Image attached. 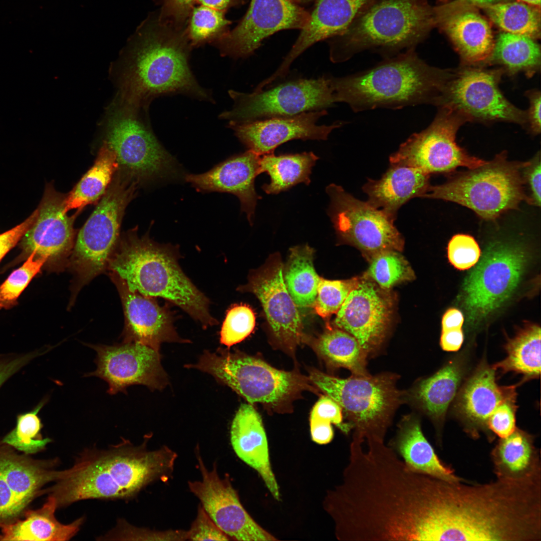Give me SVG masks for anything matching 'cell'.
I'll return each instance as SVG.
<instances>
[{
	"label": "cell",
	"instance_id": "cell-25",
	"mask_svg": "<svg viewBox=\"0 0 541 541\" xmlns=\"http://www.w3.org/2000/svg\"><path fill=\"white\" fill-rule=\"evenodd\" d=\"M260 156L247 150L203 173L186 174L184 179L199 192H224L236 196L241 211L246 213L249 224L252 225L257 200L261 198L254 188L255 178L260 174Z\"/></svg>",
	"mask_w": 541,
	"mask_h": 541
},
{
	"label": "cell",
	"instance_id": "cell-10",
	"mask_svg": "<svg viewBox=\"0 0 541 541\" xmlns=\"http://www.w3.org/2000/svg\"><path fill=\"white\" fill-rule=\"evenodd\" d=\"M139 109L120 101L109 111L104 142L114 152L118 169L138 184L179 178L177 161L141 119Z\"/></svg>",
	"mask_w": 541,
	"mask_h": 541
},
{
	"label": "cell",
	"instance_id": "cell-29",
	"mask_svg": "<svg viewBox=\"0 0 541 541\" xmlns=\"http://www.w3.org/2000/svg\"><path fill=\"white\" fill-rule=\"evenodd\" d=\"M435 26L448 37L462 65L481 66L492 52L495 41L490 26L474 8L454 13Z\"/></svg>",
	"mask_w": 541,
	"mask_h": 541
},
{
	"label": "cell",
	"instance_id": "cell-28",
	"mask_svg": "<svg viewBox=\"0 0 541 541\" xmlns=\"http://www.w3.org/2000/svg\"><path fill=\"white\" fill-rule=\"evenodd\" d=\"M430 174L410 166L391 164L378 180H371L363 186L367 202L395 220L398 209L415 197H421L427 191Z\"/></svg>",
	"mask_w": 541,
	"mask_h": 541
},
{
	"label": "cell",
	"instance_id": "cell-15",
	"mask_svg": "<svg viewBox=\"0 0 541 541\" xmlns=\"http://www.w3.org/2000/svg\"><path fill=\"white\" fill-rule=\"evenodd\" d=\"M326 191L330 199L327 213L342 241L356 247L369 260L383 251L403 250L402 235L383 211L340 185L330 184Z\"/></svg>",
	"mask_w": 541,
	"mask_h": 541
},
{
	"label": "cell",
	"instance_id": "cell-52",
	"mask_svg": "<svg viewBox=\"0 0 541 541\" xmlns=\"http://www.w3.org/2000/svg\"><path fill=\"white\" fill-rule=\"evenodd\" d=\"M196 517L187 530L189 540H232L220 529L200 505L198 506Z\"/></svg>",
	"mask_w": 541,
	"mask_h": 541
},
{
	"label": "cell",
	"instance_id": "cell-35",
	"mask_svg": "<svg viewBox=\"0 0 541 541\" xmlns=\"http://www.w3.org/2000/svg\"><path fill=\"white\" fill-rule=\"evenodd\" d=\"M540 60V47L534 39L503 32L497 36L490 57L482 65H497L509 75L524 72L531 77L539 70Z\"/></svg>",
	"mask_w": 541,
	"mask_h": 541
},
{
	"label": "cell",
	"instance_id": "cell-46",
	"mask_svg": "<svg viewBox=\"0 0 541 541\" xmlns=\"http://www.w3.org/2000/svg\"><path fill=\"white\" fill-rule=\"evenodd\" d=\"M46 262V258L37 257L32 253L21 267L11 274L0 286V310L9 309L17 305L20 295Z\"/></svg>",
	"mask_w": 541,
	"mask_h": 541
},
{
	"label": "cell",
	"instance_id": "cell-18",
	"mask_svg": "<svg viewBox=\"0 0 541 541\" xmlns=\"http://www.w3.org/2000/svg\"><path fill=\"white\" fill-rule=\"evenodd\" d=\"M310 13L292 0H251L238 24L213 42L224 56L251 55L262 41L280 31L302 30Z\"/></svg>",
	"mask_w": 541,
	"mask_h": 541
},
{
	"label": "cell",
	"instance_id": "cell-16",
	"mask_svg": "<svg viewBox=\"0 0 541 541\" xmlns=\"http://www.w3.org/2000/svg\"><path fill=\"white\" fill-rule=\"evenodd\" d=\"M195 450L201 479L188 481V486L218 527L232 540H276L277 539L260 526L244 508L229 475L223 478L219 476L216 462L212 469L208 470L199 447Z\"/></svg>",
	"mask_w": 541,
	"mask_h": 541
},
{
	"label": "cell",
	"instance_id": "cell-43",
	"mask_svg": "<svg viewBox=\"0 0 541 541\" xmlns=\"http://www.w3.org/2000/svg\"><path fill=\"white\" fill-rule=\"evenodd\" d=\"M370 262L366 275L384 290H388L398 284L415 278L409 262L400 251H383L375 255Z\"/></svg>",
	"mask_w": 541,
	"mask_h": 541
},
{
	"label": "cell",
	"instance_id": "cell-56",
	"mask_svg": "<svg viewBox=\"0 0 541 541\" xmlns=\"http://www.w3.org/2000/svg\"><path fill=\"white\" fill-rule=\"evenodd\" d=\"M37 214V208L22 223L0 234V261L6 254L20 242L35 221Z\"/></svg>",
	"mask_w": 541,
	"mask_h": 541
},
{
	"label": "cell",
	"instance_id": "cell-33",
	"mask_svg": "<svg viewBox=\"0 0 541 541\" xmlns=\"http://www.w3.org/2000/svg\"><path fill=\"white\" fill-rule=\"evenodd\" d=\"M462 374L459 363L450 362L432 376L419 381L409 393V398L431 419L440 421L456 395Z\"/></svg>",
	"mask_w": 541,
	"mask_h": 541
},
{
	"label": "cell",
	"instance_id": "cell-19",
	"mask_svg": "<svg viewBox=\"0 0 541 541\" xmlns=\"http://www.w3.org/2000/svg\"><path fill=\"white\" fill-rule=\"evenodd\" d=\"M96 352V369L86 376H96L108 384L111 395L131 385H143L151 390H161L169 384L161 363L159 351L134 342L111 346L88 345Z\"/></svg>",
	"mask_w": 541,
	"mask_h": 541
},
{
	"label": "cell",
	"instance_id": "cell-54",
	"mask_svg": "<svg viewBox=\"0 0 541 541\" xmlns=\"http://www.w3.org/2000/svg\"><path fill=\"white\" fill-rule=\"evenodd\" d=\"M196 0H161L159 17L178 27H185Z\"/></svg>",
	"mask_w": 541,
	"mask_h": 541
},
{
	"label": "cell",
	"instance_id": "cell-38",
	"mask_svg": "<svg viewBox=\"0 0 541 541\" xmlns=\"http://www.w3.org/2000/svg\"><path fill=\"white\" fill-rule=\"evenodd\" d=\"M314 253L308 244L294 246L284 265L286 286L298 307H312L317 297L321 277L314 266Z\"/></svg>",
	"mask_w": 541,
	"mask_h": 541
},
{
	"label": "cell",
	"instance_id": "cell-20",
	"mask_svg": "<svg viewBox=\"0 0 541 541\" xmlns=\"http://www.w3.org/2000/svg\"><path fill=\"white\" fill-rule=\"evenodd\" d=\"M284 264L279 253L272 255L260 268L253 270L248 283L237 288L258 299L277 342L293 352L306 339L298 310L286 286Z\"/></svg>",
	"mask_w": 541,
	"mask_h": 541
},
{
	"label": "cell",
	"instance_id": "cell-60",
	"mask_svg": "<svg viewBox=\"0 0 541 541\" xmlns=\"http://www.w3.org/2000/svg\"><path fill=\"white\" fill-rule=\"evenodd\" d=\"M463 322V316L460 311L454 308L449 309L442 319V331L461 329Z\"/></svg>",
	"mask_w": 541,
	"mask_h": 541
},
{
	"label": "cell",
	"instance_id": "cell-50",
	"mask_svg": "<svg viewBox=\"0 0 541 541\" xmlns=\"http://www.w3.org/2000/svg\"><path fill=\"white\" fill-rule=\"evenodd\" d=\"M450 262L456 268H470L478 261L480 249L474 238L465 234H457L450 240L447 248Z\"/></svg>",
	"mask_w": 541,
	"mask_h": 541
},
{
	"label": "cell",
	"instance_id": "cell-42",
	"mask_svg": "<svg viewBox=\"0 0 541 541\" xmlns=\"http://www.w3.org/2000/svg\"><path fill=\"white\" fill-rule=\"evenodd\" d=\"M47 401V398H44L31 411L18 414L15 427L3 438L2 443L27 454L36 453L45 448L51 440L43 438L41 435L43 424L38 414Z\"/></svg>",
	"mask_w": 541,
	"mask_h": 541
},
{
	"label": "cell",
	"instance_id": "cell-32",
	"mask_svg": "<svg viewBox=\"0 0 541 541\" xmlns=\"http://www.w3.org/2000/svg\"><path fill=\"white\" fill-rule=\"evenodd\" d=\"M39 509L26 510L24 518L0 526V540H68L80 530L84 517L69 524L56 518L55 498L49 495Z\"/></svg>",
	"mask_w": 541,
	"mask_h": 541
},
{
	"label": "cell",
	"instance_id": "cell-31",
	"mask_svg": "<svg viewBox=\"0 0 541 541\" xmlns=\"http://www.w3.org/2000/svg\"><path fill=\"white\" fill-rule=\"evenodd\" d=\"M389 446L401 457L411 471L444 479H461L439 459L424 435L416 417L408 415L403 418Z\"/></svg>",
	"mask_w": 541,
	"mask_h": 541
},
{
	"label": "cell",
	"instance_id": "cell-17",
	"mask_svg": "<svg viewBox=\"0 0 541 541\" xmlns=\"http://www.w3.org/2000/svg\"><path fill=\"white\" fill-rule=\"evenodd\" d=\"M66 196L52 184L46 185L36 218L20 241L21 253L13 263L34 253L46 258L44 265L49 270L59 271L67 266L75 243V216L65 211Z\"/></svg>",
	"mask_w": 541,
	"mask_h": 541
},
{
	"label": "cell",
	"instance_id": "cell-41",
	"mask_svg": "<svg viewBox=\"0 0 541 541\" xmlns=\"http://www.w3.org/2000/svg\"><path fill=\"white\" fill-rule=\"evenodd\" d=\"M489 19L504 32L533 39L540 35V8L517 1L480 7Z\"/></svg>",
	"mask_w": 541,
	"mask_h": 541
},
{
	"label": "cell",
	"instance_id": "cell-37",
	"mask_svg": "<svg viewBox=\"0 0 541 541\" xmlns=\"http://www.w3.org/2000/svg\"><path fill=\"white\" fill-rule=\"evenodd\" d=\"M118 170L116 155L104 142L93 165L66 196L65 211L82 209L102 198Z\"/></svg>",
	"mask_w": 541,
	"mask_h": 541
},
{
	"label": "cell",
	"instance_id": "cell-48",
	"mask_svg": "<svg viewBox=\"0 0 541 541\" xmlns=\"http://www.w3.org/2000/svg\"><path fill=\"white\" fill-rule=\"evenodd\" d=\"M255 324L254 314L245 305L233 306L227 311L220 332L221 344L230 347L238 343L252 332Z\"/></svg>",
	"mask_w": 541,
	"mask_h": 541
},
{
	"label": "cell",
	"instance_id": "cell-57",
	"mask_svg": "<svg viewBox=\"0 0 541 541\" xmlns=\"http://www.w3.org/2000/svg\"><path fill=\"white\" fill-rule=\"evenodd\" d=\"M499 0H454L439 4L433 7L434 22H436L454 13L475 7L494 4Z\"/></svg>",
	"mask_w": 541,
	"mask_h": 541
},
{
	"label": "cell",
	"instance_id": "cell-47",
	"mask_svg": "<svg viewBox=\"0 0 541 541\" xmlns=\"http://www.w3.org/2000/svg\"><path fill=\"white\" fill-rule=\"evenodd\" d=\"M358 281V278L346 280H328L321 278L312 306L315 312L323 318L337 313Z\"/></svg>",
	"mask_w": 541,
	"mask_h": 541
},
{
	"label": "cell",
	"instance_id": "cell-58",
	"mask_svg": "<svg viewBox=\"0 0 541 541\" xmlns=\"http://www.w3.org/2000/svg\"><path fill=\"white\" fill-rule=\"evenodd\" d=\"M529 100L530 106L527 112V123L531 131L535 134L540 132V92L532 90L526 93Z\"/></svg>",
	"mask_w": 541,
	"mask_h": 541
},
{
	"label": "cell",
	"instance_id": "cell-55",
	"mask_svg": "<svg viewBox=\"0 0 541 541\" xmlns=\"http://www.w3.org/2000/svg\"><path fill=\"white\" fill-rule=\"evenodd\" d=\"M522 175L524 184L529 188L527 202L536 206L540 205V160L538 154L523 168Z\"/></svg>",
	"mask_w": 541,
	"mask_h": 541
},
{
	"label": "cell",
	"instance_id": "cell-11",
	"mask_svg": "<svg viewBox=\"0 0 541 541\" xmlns=\"http://www.w3.org/2000/svg\"><path fill=\"white\" fill-rule=\"evenodd\" d=\"M232 108L219 117L241 124L272 117L324 110L337 102L333 77L300 79L251 93L229 90Z\"/></svg>",
	"mask_w": 541,
	"mask_h": 541
},
{
	"label": "cell",
	"instance_id": "cell-61",
	"mask_svg": "<svg viewBox=\"0 0 541 541\" xmlns=\"http://www.w3.org/2000/svg\"><path fill=\"white\" fill-rule=\"evenodd\" d=\"M202 6L225 12L227 9L243 4L245 0H196Z\"/></svg>",
	"mask_w": 541,
	"mask_h": 541
},
{
	"label": "cell",
	"instance_id": "cell-3",
	"mask_svg": "<svg viewBox=\"0 0 541 541\" xmlns=\"http://www.w3.org/2000/svg\"><path fill=\"white\" fill-rule=\"evenodd\" d=\"M137 229L119 240L107 268L120 277L131 291L169 301L204 329L217 325L209 311V299L181 269L177 246L158 243L148 233L140 237Z\"/></svg>",
	"mask_w": 541,
	"mask_h": 541
},
{
	"label": "cell",
	"instance_id": "cell-9",
	"mask_svg": "<svg viewBox=\"0 0 541 541\" xmlns=\"http://www.w3.org/2000/svg\"><path fill=\"white\" fill-rule=\"evenodd\" d=\"M138 184L118 174L78 232L67 265L74 276L71 303L83 286L107 268L125 210Z\"/></svg>",
	"mask_w": 541,
	"mask_h": 541
},
{
	"label": "cell",
	"instance_id": "cell-7",
	"mask_svg": "<svg viewBox=\"0 0 541 541\" xmlns=\"http://www.w3.org/2000/svg\"><path fill=\"white\" fill-rule=\"evenodd\" d=\"M309 378L341 407L354 429L353 437L364 441L384 440L393 414L403 400L396 376L352 375L343 379L312 369Z\"/></svg>",
	"mask_w": 541,
	"mask_h": 541
},
{
	"label": "cell",
	"instance_id": "cell-53",
	"mask_svg": "<svg viewBox=\"0 0 541 541\" xmlns=\"http://www.w3.org/2000/svg\"><path fill=\"white\" fill-rule=\"evenodd\" d=\"M48 351L49 349L27 353L0 354V387L22 368Z\"/></svg>",
	"mask_w": 541,
	"mask_h": 541
},
{
	"label": "cell",
	"instance_id": "cell-6",
	"mask_svg": "<svg viewBox=\"0 0 541 541\" xmlns=\"http://www.w3.org/2000/svg\"><path fill=\"white\" fill-rule=\"evenodd\" d=\"M212 375L250 404L261 403L276 410L285 407L305 390L316 391L309 377L274 368L259 359L222 348L205 351L196 364L185 365Z\"/></svg>",
	"mask_w": 541,
	"mask_h": 541
},
{
	"label": "cell",
	"instance_id": "cell-24",
	"mask_svg": "<svg viewBox=\"0 0 541 541\" xmlns=\"http://www.w3.org/2000/svg\"><path fill=\"white\" fill-rule=\"evenodd\" d=\"M109 275L117 288L123 306L125 319L123 342L139 343L158 351L164 342H190L178 334L174 326V317L168 308L160 306L154 298L131 291L114 272Z\"/></svg>",
	"mask_w": 541,
	"mask_h": 541
},
{
	"label": "cell",
	"instance_id": "cell-40",
	"mask_svg": "<svg viewBox=\"0 0 541 541\" xmlns=\"http://www.w3.org/2000/svg\"><path fill=\"white\" fill-rule=\"evenodd\" d=\"M497 475L519 476L540 469L531 437L516 428L507 437L501 438L494 451Z\"/></svg>",
	"mask_w": 541,
	"mask_h": 541
},
{
	"label": "cell",
	"instance_id": "cell-21",
	"mask_svg": "<svg viewBox=\"0 0 541 541\" xmlns=\"http://www.w3.org/2000/svg\"><path fill=\"white\" fill-rule=\"evenodd\" d=\"M386 291L365 275L336 313V327L353 336L368 356L380 347L389 329L393 301Z\"/></svg>",
	"mask_w": 541,
	"mask_h": 541
},
{
	"label": "cell",
	"instance_id": "cell-51",
	"mask_svg": "<svg viewBox=\"0 0 541 541\" xmlns=\"http://www.w3.org/2000/svg\"><path fill=\"white\" fill-rule=\"evenodd\" d=\"M516 394L503 401L494 410L487 422V426L501 438L507 437L516 429Z\"/></svg>",
	"mask_w": 541,
	"mask_h": 541
},
{
	"label": "cell",
	"instance_id": "cell-8",
	"mask_svg": "<svg viewBox=\"0 0 541 541\" xmlns=\"http://www.w3.org/2000/svg\"><path fill=\"white\" fill-rule=\"evenodd\" d=\"M527 162L507 160L505 152L445 183L429 187L423 198L442 199L465 206L485 220H493L527 202L522 175Z\"/></svg>",
	"mask_w": 541,
	"mask_h": 541
},
{
	"label": "cell",
	"instance_id": "cell-27",
	"mask_svg": "<svg viewBox=\"0 0 541 541\" xmlns=\"http://www.w3.org/2000/svg\"><path fill=\"white\" fill-rule=\"evenodd\" d=\"M230 441L237 456L257 471L273 497L280 500L265 430L260 416L250 404L241 405L237 411L231 426Z\"/></svg>",
	"mask_w": 541,
	"mask_h": 541
},
{
	"label": "cell",
	"instance_id": "cell-13",
	"mask_svg": "<svg viewBox=\"0 0 541 541\" xmlns=\"http://www.w3.org/2000/svg\"><path fill=\"white\" fill-rule=\"evenodd\" d=\"M503 71L480 66L462 65L451 70L438 106H445L466 116L469 121H506L527 124V111L514 106L501 92Z\"/></svg>",
	"mask_w": 541,
	"mask_h": 541
},
{
	"label": "cell",
	"instance_id": "cell-39",
	"mask_svg": "<svg viewBox=\"0 0 541 541\" xmlns=\"http://www.w3.org/2000/svg\"><path fill=\"white\" fill-rule=\"evenodd\" d=\"M507 356L492 365L502 373L513 371L527 379L536 378L540 373V328L528 324L521 329L505 346Z\"/></svg>",
	"mask_w": 541,
	"mask_h": 541
},
{
	"label": "cell",
	"instance_id": "cell-44",
	"mask_svg": "<svg viewBox=\"0 0 541 541\" xmlns=\"http://www.w3.org/2000/svg\"><path fill=\"white\" fill-rule=\"evenodd\" d=\"M225 12L202 5L193 7L186 28L192 47L214 42L227 32L231 22L226 19Z\"/></svg>",
	"mask_w": 541,
	"mask_h": 541
},
{
	"label": "cell",
	"instance_id": "cell-23",
	"mask_svg": "<svg viewBox=\"0 0 541 541\" xmlns=\"http://www.w3.org/2000/svg\"><path fill=\"white\" fill-rule=\"evenodd\" d=\"M327 114L325 109L311 111L293 116L229 124V127L248 150L261 156L274 152L280 145L293 140H327L334 129L343 124L341 121L330 125L317 124Z\"/></svg>",
	"mask_w": 541,
	"mask_h": 541
},
{
	"label": "cell",
	"instance_id": "cell-22",
	"mask_svg": "<svg viewBox=\"0 0 541 541\" xmlns=\"http://www.w3.org/2000/svg\"><path fill=\"white\" fill-rule=\"evenodd\" d=\"M6 449L0 448V526L19 519L59 473L54 461L34 460Z\"/></svg>",
	"mask_w": 541,
	"mask_h": 541
},
{
	"label": "cell",
	"instance_id": "cell-34",
	"mask_svg": "<svg viewBox=\"0 0 541 541\" xmlns=\"http://www.w3.org/2000/svg\"><path fill=\"white\" fill-rule=\"evenodd\" d=\"M319 159L312 152L280 155L273 152L261 155L259 174L266 173L270 179L262 189L268 194H277L300 183L309 185L312 169Z\"/></svg>",
	"mask_w": 541,
	"mask_h": 541
},
{
	"label": "cell",
	"instance_id": "cell-2",
	"mask_svg": "<svg viewBox=\"0 0 541 541\" xmlns=\"http://www.w3.org/2000/svg\"><path fill=\"white\" fill-rule=\"evenodd\" d=\"M128 43L122 101L140 108L157 96L179 93L213 101L190 70L192 46L185 27L152 15L137 28Z\"/></svg>",
	"mask_w": 541,
	"mask_h": 541
},
{
	"label": "cell",
	"instance_id": "cell-49",
	"mask_svg": "<svg viewBox=\"0 0 541 541\" xmlns=\"http://www.w3.org/2000/svg\"><path fill=\"white\" fill-rule=\"evenodd\" d=\"M99 540L182 541L187 540V531L183 529L152 530L138 527L124 519H120L113 529L99 537Z\"/></svg>",
	"mask_w": 541,
	"mask_h": 541
},
{
	"label": "cell",
	"instance_id": "cell-36",
	"mask_svg": "<svg viewBox=\"0 0 541 541\" xmlns=\"http://www.w3.org/2000/svg\"><path fill=\"white\" fill-rule=\"evenodd\" d=\"M311 345L315 352L330 366L345 368L352 375L367 376L368 355L358 341L348 333L330 326Z\"/></svg>",
	"mask_w": 541,
	"mask_h": 541
},
{
	"label": "cell",
	"instance_id": "cell-26",
	"mask_svg": "<svg viewBox=\"0 0 541 541\" xmlns=\"http://www.w3.org/2000/svg\"><path fill=\"white\" fill-rule=\"evenodd\" d=\"M376 0H316L306 25L277 70L270 76H285L292 63L312 45L342 34Z\"/></svg>",
	"mask_w": 541,
	"mask_h": 541
},
{
	"label": "cell",
	"instance_id": "cell-12",
	"mask_svg": "<svg viewBox=\"0 0 541 541\" xmlns=\"http://www.w3.org/2000/svg\"><path fill=\"white\" fill-rule=\"evenodd\" d=\"M526 261L525 251L517 244L499 241L488 246L463 286L468 321L480 320L509 298Z\"/></svg>",
	"mask_w": 541,
	"mask_h": 541
},
{
	"label": "cell",
	"instance_id": "cell-59",
	"mask_svg": "<svg viewBox=\"0 0 541 541\" xmlns=\"http://www.w3.org/2000/svg\"><path fill=\"white\" fill-rule=\"evenodd\" d=\"M464 339L461 329L442 331L440 337V345L446 351H458L461 347Z\"/></svg>",
	"mask_w": 541,
	"mask_h": 541
},
{
	"label": "cell",
	"instance_id": "cell-1",
	"mask_svg": "<svg viewBox=\"0 0 541 541\" xmlns=\"http://www.w3.org/2000/svg\"><path fill=\"white\" fill-rule=\"evenodd\" d=\"M123 440L108 449H89L70 468L59 471L48 490L57 507L90 499H127L156 481H167L174 470L177 453L168 446L149 450Z\"/></svg>",
	"mask_w": 541,
	"mask_h": 541
},
{
	"label": "cell",
	"instance_id": "cell-45",
	"mask_svg": "<svg viewBox=\"0 0 541 541\" xmlns=\"http://www.w3.org/2000/svg\"><path fill=\"white\" fill-rule=\"evenodd\" d=\"M310 420L312 439L319 444H326L332 440L334 432L332 423L346 434L352 429L349 423L343 422L341 407L326 395L322 396L314 406Z\"/></svg>",
	"mask_w": 541,
	"mask_h": 541
},
{
	"label": "cell",
	"instance_id": "cell-4",
	"mask_svg": "<svg viewBox=\"0 0 541 541\" xmlns=\"http://www.w3.org/2000/svg\"><path fill=\"white\" fill-rule=\"evenodd\" d=\"M356 74L334 77L338 102L355 112L409 106H437L451 70L426 64L410 49Z\"/></svg>",
	"mask_w": 541,
	"mask_h": 541
},
{
	"label": "cell",
	"instance_id": "cell-63",
	"mask_svg": "<svg viewBox=\"0 0 541 541\" xmlns=\"http://www.w3.org/2000/svg\"><path fill=\"white\" fill-rule=\"evenodd\" d=\"M299 5L308 4L316 0H292Z\"/></svg>",
	"mask_w": 541,
	"mask_h": 541
},
{
	"label": "cell",
	"instance_id": "cell-14",
	"mask_svg": "<svg viewBox=\"0 0 541 541\" xmlns=\"http://www.w3.org/2000/svg\"><path fill=\"white\" fill-rule=\"evenodd\" d=\"M439 108L427 128L412 134L390 155L391 164L414 167L430 174L450 172L459 167L472 169L486 163L468 154L456 142L457 132L469 121L468 118L447 107Z\"/></svg>",
	"mask_w": 541,
	"mask_h": 541
},
{
	"label": "cell",
	"instance_id": "cell-62",
	"mask_svg": "<svg viewBox=\"0 0 541 541\" xmlns=\"http://www.w3.org/2000/svg\"><path fill=\"white\" fill-rule=\"evenodd\" d=\"M517 1L540 8V0H517Z\"/></svg>",
	"mask_w": 541,
	"mask_h": 541
},
{
	"label": "cell",
	"instance_id": "cell-30",
	"mask_svg": "<svg viewBox=\"0 0 541 541\" xmlns=\"http://www.w3.org/2000/svg\"><path fill=\"white\" fill-rule=\"evenodd\" d=\"M495 370L492 366L481 365L466 382L459 394L457 412L471 427L487 426L488 418L497 407L516 394V385H498Z\"/></svg>",
	"mask_w": 541,
	"mask_h": 541
},
{
	"label": "cell",
	"instance_id": "cell-5",
	"mask_svg": "<svg viewBox=\"0 0 541 541\" xmlns=\"http://www.w3.org/2000/svg\"><path fill=\"white\" fill-rule=\"evenodd\" d=\"M434 27L428 0H376L342 34L328 40L330 59L344 62L366 50L391 57L415 49Z\"/></svg>",
	"mask_w": 541,
	"mask_h": 541
}]
</instances>
